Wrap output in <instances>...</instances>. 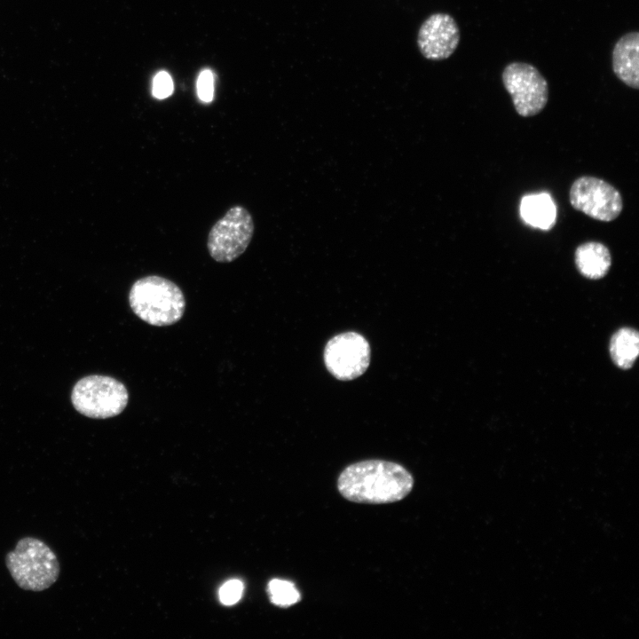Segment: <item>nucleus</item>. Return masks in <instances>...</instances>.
<instances>
[{"label": "nucleus", "instance_id": "1", "mask_svg": "<svg viewBox=\"0 0 639 639\" xmlns=\"http://www.w3.org/2000/svg\"><path fill=\"white\" fill-rule=\"evenodd\" d=\"M414 477L402 465L384 460H366L347 466L337 478V490L346 500L385 504L403 500L412 491Z\"/></svg>", "mask_w": 639, "mask_h": 639}, {"label": "nucleus", "instance_id": "2", "mask_svg": "<svg viewBox=\"0 0 639 639\" xmlns=\"http://www.w3.org/2000/svg\"><path fill=\"white\" fill-rule=\"evenodd\" d=\"M129 302L138 318L158 327L178 322L185 306L180 288L158 275L146 276L136 280L130 288Z\"/></svg>", "mask_w": 639, "mask_h": 639}, {"label": "nucleus", "instance_id": "3", "mask_svg": "<svg viewBox=\"0 0 639 639\" xmlns=\"http://www.w3.org/2000/svg\"><path fill=\"white\" fill-rule=\"evenodd\" d=\"M6 567L22 589L39 592L59 579L60 567L54 551L42 540L27 536L5 556Z\"/></svg>", "mask_w": 639, "mask_h": 639}, {"label": "nucleus", "instance_id": "4", "mask_svg": "<svg viewBox=\"0 0 639 639\" xmlns=\"http://www.w3.org/2000/svg\"><path fill=\"white\" fill-rule=\"evenodd\" d=\"M71 399L75 408L82 414L105 419L123 411L129 394L123 383L113 377L89 375L74 386Z\"/></svg>", "mask_w": 639, "mask_h": 639}, {"label": "nucleus", "instance_id": "5", "mask_svg": "<svg viewBox=\"0 0 639 639\" xmlns=\"http://www.w3.org/2000/svg\"><path fill=\"white\" fill-rule=\"evenodd\" d=\"M255 231L250 212L241 205L231 207L211 227L207 239L209 256L218 263H231L248 248Z\"/></svg>", "mask_w": 639, "mask_h": 639}, {"label": "nucleus", "instance_id": "6", "mask_svg": "<svg viewBox=\"0 0 639 639\" xmlns=\"http://www.w3.org/2000/svg\"><path fill=\"white\" fill-rule=\"evenodd\" d=\"M501 80L520 116H534L546 106L548 100V82L533 65L510 62L504 67Z\"/></svg>", "mask_w": 639, "mask_h": 639}, {"label": "nucleus", "instance_id": "7", "mask_svg": "<svg viewBox=\"0 0 639 639\" xmlns=\"http://www.w3.org/2000/svg\"><path fill=\"white\" fill-rule=\"evenodd\" d=\"M569 201L574 209L602 222L613 221L623 209L619 191L609 182L593 176H582L573 181Z\"/></svg>", "mask_w": 639, "mask_h": 639}, {"label": "nucleus", "instance_id": "8", "mask_svg": "<svg viewBox=\"0 0 639 639\" xmlns=\"http://www.w3.org/2000/svg\"><path fill=\"white\" fill-rule=\"evenodd\" d=\"M324 363L328 372L341 381H351L367 369L370 346L367 339L356 332L333 336L324 349Z\"/></svg>", "mask_w": 639, "mask_h": 639}, {"label": "nucleus", "instance_id": "9", "mask_svg": "<svg viewBox=\"0 0 639 639\" xmlns=\"http://www.w3.org/2000/svg\"><path fill=\"white\" fill-rule=\"evenodd\" d=\"M460 38L455 20L450 14L437 12L428 17L420 27L417 44L427 59L443 60L455 51Z\"/></svg>", "mask_w": 639, "mask_h": 639}, {"label": "nucleus", "instance_id": "10", "mask_svg": "<svg viewBox=\"0 0 639 639\" xmlns=\"http://www.w3.org/2000/svg\"><path fill=\"white\" fill-rule=\"evenodd\" d=\"M639 33L628 32L615 43L612 50V70L623 83L639 88Z\"/></svg>", "mask_w": 639, "mask_h": 639}, {"label": "nucleus", "instance_id": "11", "mask_svg": "<svg viewBox=\"0 0 639 639\" xmlns=\"http://www.w3.org/2000/svg\"><path fill=\"white\" fill-rule=\"evenodd\" d=\"M574 262L582 276L589 280H599L609 272L611 256L608 247L604 243L587 241L575 248Z\"/></svg>", "mask_w": 639, "mask_h": 639}, {"label": "nucleus", "instance_id": "12", "mask_svg": "<svg viewBox=\"0 0 639 639\" xmlns=\"http://www.w3.org/2000/svg\"><path fill=\"white\" fill-rule=\"evenodd\" d=\"M520 213L528 225L543 230L552 228L556 223V207L551 197L546 193L523 197Z\"/></svg>", "mask_w": 639, "mask_h": 639}, {"label": "nucleus", "instance_id": "13", "mask_svg": "<svg viewBox=\"0 0 639 639\" xmlns=\"http://www.w3.org/2000/svg\"><path fill=\"white\" fill-rule=\"evenodd\" d=\"M610 353L613 362L622 369L630 368L639 353V335L631 327H622L612 335Z\"/></svg>", "mask_w": 639, "mask_h": 639}, {"label": "nucleus", "instance_id": "14", "mask_svg": "<svg viewBox=\"0 0 639 639\" xmlns=\"http://www.w3.org/2000/svg\"><path fill=\"white\" fill-rule=\"evenodd\" d=\"M268 594L271 602L280 607H289L300 601L301 596L294 583L274 579L268 584Z\"/></svg>", "mask_w": 639, "mask_h": 639}, {"label": "nucleus", "instance_id": "15", "mask_svg": "<svg viewBox=\"0 0 639 639\" xmlns=\"http://www.w3.org/2000/svg\"><path fill=\"white\" fill-rule=\"evenodd\" d=\"M243 584L239 580H230L225 582L219 589V600L225 605H233L241 597Z\"/></svg>", "mask_w": 639, "mask_h": 639}, {"label": "nucleus", "instance_id": "16", "mask_svg": "<svg viewBox=\"0 0 639 639\" xmlns=\"http://www.w3.org/2000/svg\"><path fill=\"white\" fill-rule=\"evenodd\" d=\"M197 92L204 102H210L214 96V76L210 70H203L197 80Z\"/></svg>", "mask_w": 639, "mask_h": 639}, {"label": "nucleus", "instance_id": "17", "mask_svg": "<svg viewBox=\"0 0 639 639\" xmlns=\"http://www.w3.org/2000/svg\"><path fill=\"white\" fill-rule=\"evenodd\" d=\"M173 91V83L170 75L161 71L154 78L153 81V95L157 99H165Z\"/></svg>", "mask_w": 639, "mask_h": 639}]
</instances>
